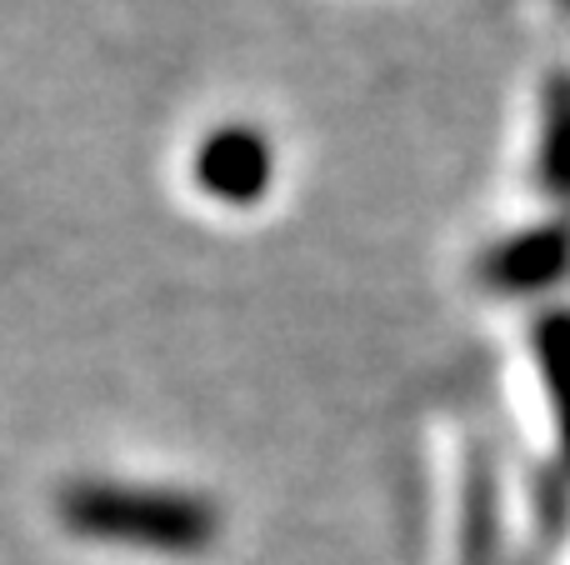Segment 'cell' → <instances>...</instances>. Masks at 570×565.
Masks as SVG:
<instances>
[{
    "mask_svg": "<svg viewBox=\"0 0 570 565\" xmlns=\"http://www.w3.org/2000/svg\"><path fill=\"white\" fill-rule=\"evenodd\" d=\"M66 521L96 541L190 556L216 536V511L196 496L170 490H130V486H80L66 496Z\"/></svg>",
    "mask_w": 570,
    "mask_h": 565,
    "instance_id": "obj_1",
    "label": "cell"
}]
</instances>
